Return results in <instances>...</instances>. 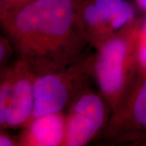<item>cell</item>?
Returning a JSON list of instances; mask_svg holds the SVG:
<instances>
[{"instance_id": "1", "label": "cell", "mask_w": 146, "mask_h": 146, "mask_svg": "<svg viewBox=\"0 0 146 146\" xmlns=\"http://www.w3.org/2000/svg\"><path fill=\"white\" fill-rule=\"evenodd\" d=\"M81 0H32L17 10L0 15L3 34L17 58L40 75L76 62L90 46L77 23Z\"/></svg>"}, {"instance_id": "2", "label": "cell", "mask_w": 146, "mask_h": 146, "mask_svg": "<svg viewBox=\"0 0 146 146\" xmlns=\"http://www.w3.org/2000/svg\"><path fill=\"white\" fill-rule=\"evenodd\" d=\"M144 21L140 16L95 50L94 80L112 112L123 102L139 77Z\"/></svg>"}, {"instance_id": "3", "label": "cell", "mask_w": 146, "mask_h": 146, "mask_svg": "<svg viewBox=\"0 0 146 146\" xmlns=\"http://www.w3.org/2000/svg\"><path fill=\"white\" fill-rule=\"evenodd\" d=\"M95 52L86 51L65 68L37 75L34 84V107L31 120L42 115L62 112L74 99L90 87L94 79Z\"/></svg>"}, {"instance_id": "4", "label": "cell", "mask_w": 146, "mask_h": 146, "mask_svg": "<svg viewBox=\"0 0 146 146\" xmlns=\"http://www.w3.org/2000/svg\"><path fill=\"white\" fill-rule=\"evenodd\" d=\"M37 73L26 60L17 58L0 69V130L22 128L34 107Z\"/></svg>"}, {"instance_id": "5", "label": "cell", "mask_w": 146, "mask_h": 146, "mask_svg": "<svg viewBox=\"0 0 146 146\" xmlns=\"http://www.w3.org/2000/svg\"><path fill=\"white\" fill-rule=\"evenodd\" d=\"M146 139V73L140 74L130 93L110 116L94 142L99 145H141Z\"/></svg>"}, {"instance_id": "6", "label": "cell", "mask_w": 146, "mask_h": 146, "mask_svg": "<svg viewBox=\"0 0 146 146\" xmlns=\"http://www.w3.org/2000/svg\"><path fill=\"white\" fill-rule=\"evenodd\" d=\"M112 110L101 92L91 87L78 95L65 110L63 146H84L104 130Z\"/></svg>"}, {"instance_id": "7", "label": "cell", "mask_w": 146, "mask_h": 146, "mask_svg": "<svg viewBox=\"0 0 146 146\" xmlns=\"http://www.w3.org/2000/svg\"><path fill=\"white\" fill-rule=\"evenodd\" d=\"M65 130V111L42 115L22 127L19 146H63Z\"/></svg>"}, {"instance_id": "8", "label": "cell", "mask_w": 146, "mask_h": 146, "mask_svg": "<svg viewBox=\"0 0 146 146\" xmlns=\"http://www.w3.org/2000/svg\"><path fill=\"white\" fill-rule=\"evenodd\" d=\"M77 23L89 46L97 50L115 33L102 17L93 0H81L77 8Z\"/></svg>"}, {"instance_id": "9", "label": "cell", "mask_w": 146, "mask_h": 146, "mask_svg": "<svg viewBox=\"0 0 146 146\" xmlns=\"http://www.w3.org/2000/svg\"><path fill=\"white\" fill-rule=\"evenodd\" d=\"M102 17L116 33L140 16L137 7L128 0H93Z\"/></svg>"}, {"instance_id": "10", "label": "cell", "mask_w": 146, "mask_h": 146, "mask_svg": "<svg viewBox=\"0 0 146 146\" xmlns=\"http://www.w3.org/2000/svg\"><path fill=\"white\" fill-rule=\"evenodd\" d=\"M16 54L10 39L5 34L0 36V69L10 64L11 56Z\"/></svg>"}, {"instance_id": "11", "label": "cell", "mask_w": 146, "mask_h": 146, "mask_svg": "<svg viewBox=\"0 0 146 146\" xmlns=\"http://www.w3.org/2000/svg\"><path fill=\"white\" fill-rule=\"evenodd\" d=\"M31 1L32 0H0V15L14 11Z\"/></svg>"}, {"instance_id": "12", "label": "cell", "mask_w": 146, "mask_h": 146, "mask_svg": "<svg viewBox=\"0 0 146 146\" xmlns=\"http://www.w3.org/2000/svg\"><path fill=\"white\" fill-rule=\"evenodd\" d=\"M0 146H19L17 136H11L7 130L0 131Z\"/></svg>"}, {"instance_id": "13", "label": "cell", "mask_w": 146, "mask_h": 146, "mask_svg": "<svg viewBox=\"0 0 146 146\" xmlns=\"http://www.w3.org/2000/svg\"><path fill=\"white\" fill-rule=\"evenodd\" d=\"M138 10L146 14V0H133Z\"/></svg>"}, {"instance_id": "14", "label": "cell", "mask_w": 146, "mask_h": 146, "mask_svg": "<svg viewBox=\"0 0 146 146\" xmlns=\"http://www.w3.org/2000/svg\"><path fill=\"white\" fill-rule=\"evenodd\" d=\"M146 145V139L145 140V141H144V142L142 143V145Z\"/></svg>"}]
</instances>
